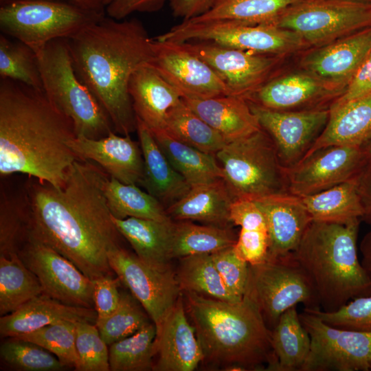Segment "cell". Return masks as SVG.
<instances>
[{
	"instance_id": "obj_34",
	"label": "cell",
	"mask_w": 371,
	"mask_h": 371,
	"mask_svg": "<svg viewBox=\"0 0 371 371\" xmlns=\"http://www.w3.org/2000/svg\"><path fill=\"white\" fill-rule=\"evenodd\" d=\"M301 199L315 221L348 224L363 215L355 178Z\"/></svg>"
},
{
	"instance_id": "obj_55",
	"label": "cell",
	"mask_w": 371,
	"mask_h": 371,
	"mask_svg": "<svg viewBox=\"0 0 371 371\" xmlns=\"http://www.w3.org/2000/svg\"><path fill=\"white\" fill-rule=\"evenodd\" d=\"M355 180L363 210L361 220L371 225V160L368 161Z\"/></svg>"
},
{
	"instance_id": "obj_35",
	"label": "cell",
	"mask_w": 371,
	"mask_h": 371,
	"mask_svg": "<svg viewBox=\"0 0 371 371\" xmlns=\"http://www.w3.org/2000/svg\"><path fill=\"white\" fill-rule=\"evenodd\" d=\"M102 188L111 214L116 218L135 217L161 222L172 221L164 205L137 185L122 183L106 174Z\"/></svg>"
},
{
	"instance_id": "obj_16",
	"label": "cell",
	"mask_w": 371,
	"mask_h": 371,
	"mask_svg": "<svg viewBox=\"0 0 371 371\" xmlns=\"http://www.w3.org/2000/svg\"><path fill=\"white\" fill-rule=\"evenodd\" d=\"M247 102L261 128L273 142L280 161L285 168L295 166L304 158L329 117V107L277 111Z\"/></svg>"
},
{
	"instance_id": "obj_19",
	"label": "cell",
	"mask_w": 371,
	"mask_h": 371,
	"mask_svg": "<svg viewBox=\"0 0 371 371\" xmlns=\"http://www.w3.org/2000/svg\"><path fill=\"white\" fill-rule=\"evenodd\" d=\"M303 52L300 68L342 94L371 52V26Z\"/></svg>"
},
{
	"instance_id": "obj_24",
	"label": "cell",
	"mask_w": 371,
	"mask_h": 371,
	"mask_svg": "<svg viewBox=\"0 0 371 371\" xmlns=\"http://www.w3.org/2000/svg\"><path fill=\"white\" fill-rule=\"evenodd\" d=\"M128 92L136 117L152 133L165 130L168 111L181 100L179 91L150 64L133 73Z\"/></svg>"
},
{
	"instance_id": "obj_54",
	"label": "cell",
	"mask_w": 371,
	"mask_h": 371,
	"mask_svg": "<svg viewBox=\"0 0 371 371\" xmlns=\"http://www.w3.org/2000/svg\"><path fill=\"white\" fill-rule=\"evenodd\" d=\"M215 0H170L172 14L188 20L196 18L210 10Z\"/></svg>"
},
{
	"instance_id": "obj_48",
	"label": "cell",
	"mask_w": 371,
	"mask_h": 371,
	"mask_svg": "<svg viewBox=\"0 0 371 371\" xmlns=\"http://www.w3.org/2000/svg\"><path fill=\"white\" fill-rule=\"evenodd\" d=\"M210 255L227 289L236 298L242 300L247 289L249 264L238 256L234 246Z\"/></svg>"
},
{
	"instance_id": "obj_39",
	"label": "cell",
	"mask_w": 371,
	"mask_h": 371,
	"mask_svg": "<svg viewBox=\"0 0 371 371\" xmlns=\"http://www.w3.org/2000/svg\"><path fill=\"white\" fill-rule=\"evenodd\" d=\"M43 293L36 276L19 256H0V315L9 314Z\"/></svg>"
},
{
	"instance_id": "obj_57",
	"label": "cell",
	"mask_w": 371,
	"mask_h": 371,
	"mask_svg": "<svg viewBox=\"0 0 371 371\" xmlns=\"http://www.w3.org/2000/svg\"><path fill=\"white\" fill-rule=\"evenodd\" d=\"M7 0H0L4 1ZM74 3L87 9L98 11H105L103 0H56Z\"/></svg>"
},
{
	"instance_id": "obj_56",
	"label": "cell",
	"mask_w": 371,
	"mask_h": 371,
	"mask_svg": "<svg viewBox=\"0 0 371 371\" xmlns=\"http://www.w3.org/2000/svg\"><path fill=\"white\" fill-rule=\"evenodd\" d=\"M361 263L371 279V229L366 232L359 243Z\"/></svg>"
},
{
	"instance_id": "obj_47",
	"label": "cell",
	"mask_w": 371,
	"mask_h": 371,
	"mask_svg": "<svg viewBox=\"0 0 371 371\" xmlns=\"http://www.w3.org/2000/svg\"><path fill=\"white\" fill-rule=\"evenodd\" d=\"M304 310L332 326L371 333V295L355 298L335 311L326 312L320 308Z\"/></svg>"
},
{
	"instance_id": "obj_4",
	"label": "cell",
	"mask_w": 371,
	"mask_h": 371,
	"mask_svg": "<svg viewBox=\"0 0 371 371\" xmlns=\"http://www.w3.org/2000/svg\"><path fill=\"white\" fill-rule=\"evenodd\" d=\"M182 293L203 361L238 370H258L267 365V370H271L275 363L271 330L248 293L235 302Z\"/></svg>"
},
{
	"instance_id": "obj_58",
	"label": "cell",
	"mask_w": 371,
	"mask_h": 371,
	"mask_svg": "<svg viewBox=\"0 0 371 371\" xmlns=\"http://www.w3.org/2000/svg\"><path fill=\"white\" fill-rule=\"evenodd\" d=\"M362 148L368 160H371V139L362 146Z\"/></svg>"
},
{
	"instance_id": "obj_49",
	"label": "cell",
	"mask_w": 371,
	"mask_h": 371,
	"mask_svg": "<svg viewBox=\"0 0 371 371\" xmlns=\"http://www.w3.org/2000/svg\"><path fill=\"white\" fill-rule=\"evenodd\" d=\"M269 244L267 230L240 228L234 249L239 258L256 265L267 259Z\"/></svg>"
},
{
	"instance_id": "obj_12",
	"label": "cell",
	"mask_w": 371,
	"mask_h": 371,
	"mask_svg": "<svg viewBox=\"0 0 371 371\" xmlns=\"http://www.w3.org/2000/svg\"><path fill=\"white\" fill-rule=\"evenodd\" d=\"M311 338L301 371H368L371 369V333L332 326L305 310L299 314Z\"/></svg>"
},
{
	"instance_id": "obj_7",
	"label": "cell",
	"mask_w": 371,
	"mask_h": 371,
	"mask_svg": "<svg viewBox=\"0 0 371 371\" xmlns=\"http://www.w3.org/2000/svg\"><path fill=\"white\" fill-rule=\"evenodd\" d=\"M215 156L234 199L255 201L289 192L286 170L273 142L262 128L227 142Z\"/></svg>"
},
{
	"instance_id": "obj_9",
	"label": "cell",
	"mask_w": 371,
	"mask_h": 371,
	"mask_svg": "<svg viewBox=\"0 0 371 371\" xmlns=\"http://www.w3.org/2000/svg\"><path fill=\"white\" fill-rule=\"evenodd\" d=\"M154 38L175 43L209 41L253 54L282 57L309 48L293 31L274 25H253L231 20H183Z\"/></svg>"
},
{
	"instance_id": "obj_14",
	"label": "cell",
	"mask_w": 371,
	"mask_h": 371,
	"mask_svg": "<svg viewBox=\"0 0 371 371\" xmlns=\"http://www.w3.org/2000/svg\"><path fill=\"white\" fill-rule=\"evenodd\" d=\"M19 256L36 275L43 293L68 305L94 308L93 281L60 253L30 238Z\"/></svg>"
},
{
	"instance_id": "obj_6",
	"label": "cell",
	"mask_w": 371,
	"mask_h": 371,
	"mask_svg": "<svg viewBox=\"0 0 371 371\" xmlns=\"http://www.w3.org/2000/svg\"><path fill=\"white\" fill-rule=\"evenodd\" d=\"M36 53L43 89L71 119L76 137L100 139L115 132L104 109L76 74L66 39L52 41Z\"/></svg>"
},
{
	"instance_id": "obj_46",
	"label": "cell",
	"mask_w": 371,
	"mask_h": 371,
	"mask_svg": "<svg viewBox=\"0 0 371 371\" xmlns=\"http://www.w3.org/2000/svg\"><path fill=\"white\" fill-rule=\"evenodd\" d=\"M108 347L95 324L76 322V348L80 361L78 371H109Z\"/></svg>"
},
{
	"instance_id": "obj_32",
	"label": "cell",
	"mask_w": 371,
	"mask_h": 371,
	"mask_svg": "<svg viewBox=\"0 0 371 371\" xmlns=\"http://www.w3.org/2000/svg\"><path fill=\"white\" fill-rule=\"evenodd\" d=\"M271 330L275 358L271 370L301 371L309 352L311 338L301 323L296 306L284 311Z\"/></svg>"
},
{
	"instance_id": "obj_44",
	"label": "cell",
	"mask_w": 371,
	"mask_h": 371,
	"mask_svg": "<svg viewBox=\"0 0 371 371\" xmlns=\"http://www.w3.org/2000/svg\"><path fill=\"white\" fill-rule=\"evenodd\" d=\"M76 322L60 320L16 337L39 345L55 355L66 368L78 371L79 357L76 348Z\"/></svg>"
},
{
	"instance_id": "obj_22",
	"label": "cell",
	"mask_w": 371,
	"mask_h": 371,
	"mask_svg": "<svg viewBox=\"0 0 371 371\" xmlns=\"http://www.w3.org/2000/svg\"><path fill=\"white\" fill-rule=\"evenodd\" d=\"M183 293L157 328L153 370L192 371L203 361L194 328L187 317ZM154 357V358H155Z\"/></svg>"
},
{
	"instance_id": "obj_43",
	"label": "cell",
	"mask_w": 371,
	"mask_h": 371,
	"mask_svg": "<svg viewBox=\"0 0 371 371\" xmlns=\"http://www.w3.org/2000/svg\"><path fill=\"white\" fill-rule=\"evenodd\" d=\"M152 322L145 309L131 293L120 291V298L115 310L95 325L102 338L109 346L135 334Z\"/></svg>"
},
{
	"instance_id": "obj_42",
	"label": "cell",
	"mask_w": 371,
	"mask_h": 371,
	"mask_svg": "<svg viewBox=\"0 0 371 371\" xmlns=\"http://www.w3.org/2000/svg\"><path fill=\"white\" fill-rule=\"evenodd\" d=\"M0 77L43 89L36 53L26 44L0 35Z\"/></svg>"
},
{
	"instance_id": "obj_37",
	"label": "cell",
	"mask_w": 371,
	"mask_h": 371,
	"mask_svg": "<svg viewBox=\"0 0 371 371\" xmlns=\"http://www.w3.org/2000/svg\"><path fill=\"white\" fill-rule=\"evenodd\" d=\"M164 131L184 144L214 155L227 143L182 99L168 111Z\"/></svg>"
},
{
	"instance_id": "obj_36",
	"label": "cell",
	"mask_w": 371,
	"mask_h": 371,
	"mask_svg": "<svg viewBox=\"0 0 371 371\" xmlns=\"http://www.w3.org/2000/svg\"><path fill=\"white\" fill-rule=\"evenodd\" d=\"M237 238L230 227L199 225L181 221L173 223L171 258L179 259L194 254H211L234 246Z\"/></svg>"
},
{
	"instance_id": "obj_50",
	"label": "cell",
	"mask_w": 371,
	"mask_h": 371,
	"mask_svg": "<svg viewBox=\"0 0 371 371\" xmlns=\"http://www.w3.org/2000/svg\"><path fill=\"white\" fill-rule=\"evenodd\" d=\"M93 281L96 324L109 316L117 308L120 298L119 287L122 282L113 274L100 276Z\"/></svg>"
},
{
	"instance_id": "obj_18",
	"label": "cell",
	"mask_w": 371,
	"mask_h": 371,
	"mask_svg": "<svg viewBox=\"0 0 371 371\" xmlns=\"http://www.w3.org/2000/svg\"><path fill=\"white\" fill-rule=\"evenodd\" d=\"M152 67L181 93V98H208L229 95L216 72L181 43L153 38Z\"/></svg>"
},
{
	"instance_id": "obj_60",
	"label": "cell",
	"mask_w": 371,
	"mask_h": 371,
	"mask_svg": "<svg viewBox=\"0 0 371 371\" xmlns=\"http://www.w3.org/2000/svg\"><path fill=\"white\" fill-rule=\"evenodd\" d=\"M115 0H103L104 5L105 6V8L107 5H109L110 3H111Z\"/></svg>"
},
{
	"instance_id": "obj_3",
	"label": "cell",
	"mask_w": 371,
	"mask_h": 371,
	"mask_svg": "<svg viewBox=\"0 0 371 371\" xmlns=\"http://www.w3.org/2000/svg\"><path fill=\"white\" fill-rule=\"evenodd\" d=\"M66 41L76 74L104 109L115 132L136 131L129 82L154 56L153 38L142 23L104 15Z\"/></svg>"
},
{
	"instance_id": "obj_27",
	"label": "cell",
	"mask_w": 371,
	"mask_h": 371,
	"mask_svg": "<svg viewBox=\"0 0 371 371\" xmlns=\"http://www.w3.org/2000/svg\"><path fill=\"white\" fill-rule=\"evenodd\" d=\"M136 131L144 159L142 186L167 208L183 196L191 186L172 167L151 131L138 118Z\"/></svg>"
},
{
	"instance_id": "obj_33",
	"label": "cell",
	"mask_w": 371,
	"mask_h": 371,
	"mask_svg": "<svg viewBox=\"0 0 371 371\" xmlns=\"http://www.w3.org/2000/svg\"><path fill=\"white\" fill-rule=\"evenodd\" d=\"M30 238V206L25 183L18 190L1 186L0 256L12 257Z\"/></svg>"
},
{
	"instance_id": "obj_25",
	"label": "cell",
	"mask_w": 371,
	"mask_h": 371,
	"mask_svg": "<svg viewBox=\"0 0 371 371\" xmlns=\"http://www.w3.org/2000/svg\"><path fill=\"white\" fill-rule=\"evenodd\" d=\"M94 308L71 306L45 293L29 300L16 311L0 318V335L14 337L37 330L60 320L95 324Z\"/></svg>"
},
{
	"instance_id": "obj_10",
	"label": "cell",
	"mask_w": 371,
	"mask_h": 371,
	"mask_svg": "<svg viewBox=\"0 0 371 371\" xmlns=\"http://www.w3.org/2000/svg\"><path fill=\"white\" fill-rule=\"evenodd\" d=\"M246 292L255 300L270 330L284 311L298 304L306 308H320L313 284L293 253L249 265Z\"/></svg>"
},
{
	"instance_id": "obj_26",
	"label": "cell",
	"mask_w": 371,
	"mask_h": 371,
	"mask_svg": "<svg viewBox=\"0 0 371 371\" xmlns=\"http://www.w3.org/2000/svg\"><path fill=\"white\" fill-rule=\"evenodd\" d=\"M181 99L227 142L262 128L248 102L243 97L225 95L208 98L183 97Z\"/></svg>"
},
{
	"instance_id": "obj_29",
	"label": "cell",
	"mask_w": 371,
	"mask_h": 371,
	"mask_svg": "<svg viewBox=\"0 0 371 371\" xmlns=\"http://www.w3.org/2000/svg\"><path fill=\"white\" fill-rule=\"evenodd\" d=\"M370 139L371 94H369L329 108L325 128L304 158L328 146L362 147Z\"/></svg>"
},
{
	"instance_id": "obj_59",
	"label": "cell",
	"mask_w": 371,
	"mask_h": 371,
	"mask_svg": "<svg viewBox=\"0 0 371 371\" xmlns=\"http://www.w3.org/2000/svg\"><path fill=\"white\" fill-rule=\"evenodd\" d=\"M347 1L371 5V0H347Z\"/></svg>"
},
{
	"instance_id": "obj_41",
	"label": "cell",
	"mask_w": 371,
	"mask_h": 371,
	"mask_svg": "<svg viewBox=\"0 0 371 371\" xmlns=\"http://www.w3.org/2000/svg\"><path fill=\"white\" fill-rule=\"evenodd\" d=\"M156 334L157 328L152 322L135 334L110 345V370H153Z\"/></svg>"
},
{
	"instance_id": "obj_13",
	"label": "cell",
	"mask_w": 371,
	"mask_h": 371,
	"mask_svg": "<svg viewBox=\"0 0 371 371\" xmlns=\"http://www.w3.org/2000/svg\"><path fill=\"white\" fill-rule=\"evenodd\" d=\"M111 268L145 309L157 328L174 308L182 291L172 270L160 271L120 245L108 252Z\"/></svg>"
},
{
	"instance_id": "obj_17",
	"label": "cell",
	"mask_w": 371,
	"mask_h": 371,
	"mask_svg": "<svg viewBox=\"0 0 371 371\" xmlns=\"http://www.w3.org/2000/svg\"><path fill=\"white\" fill-rule=\"evenodd\" d=\"M362 147L321 148L286 168L289 192L302 197L355 178L368 162Z\"/></svg>"
},
{
	"instance_id": "obj_45",
	"label": "cell",
	"mask_w": 371,
	"mask_h": 371,
	"mask_svg": "<svg viewBox=\"0 0 371 371\" xmlns=\"http://www.w3.org/2000/svg\"><path fill=\"white\" fill-rule=\"evenodd\" d=\"M0 355L9 366L22 371H58L66 368L43 347L16 337H7L0 346Z\"/></svg>"
},
{
	"instance_id": "obj_28",
	"label": "cell",
	"mask_w": 371,
	"mask_h": 371,
	"mask_svg": "<svg viewBox=\"0 0 371 371\" xmlns=\"http://www.w3.org/2000/svg\"><path fill=\"white\" fill-rule=\"evenodd\" d=\"M234 200L224 180L220 179L191 186L183 196L166 208V212L171 219L229 227V209Z\"/></svg>"
},
{
	"instance_id": "obj_23",
	"label": "cell",
	"mask_w": 371,
	"mask_h": 371,
	"mask_svg": "<svg viewBox=\"0 0 371 371\" xmlns=\"http://www.w3.org/2000/svg\"><path fill=\"white\" fill-rule=\"evenodd\" d=\"M254 201L263 212L267 223L269 240L267 258L292 254L313 221L301 197L285 192Z\"/></svg>"
},
{
	"instance_id": "obj_53",
	"label": "cell",
	"mask_w": 371,
	"mask_h": 371,
	"mask_svg": "<svg viewBox=\"0 0 371 371\" xmlns=\"http://www.w3.org/2000/svg\"><path fill=\"white\" fill-rule=\"evenodd\" d=\"M170 0H115L105 8L107 16L122 20L133 12H155Z\"/></svg>"
},
{
	"instance_id": "obj_30",
	"label": "cell",
	"mask_w": 371,
	"mask_h": 371,
	"mask_svg": "<svg viewBox=\"0 0 371 371\" xmlns=\"http://www.w3.org/2000/svg\"><path fill=\"white\" fill-rule=\"evenodd\" d=\"M112 220L131 245L135 255L148 266L160 270H172L171 241L174 222L128 217Z\"/></svg>"
},
{
	"instance_id": "obj_2",
	"label": "cell",
	"mask_w": 371,
	"mask_h": 371,
	"mask_svg": "<svg viewBox=\"0 0 371 371\" xmlns=\"http://www.w3.org/2000/svg\"><path fill=\"white\" fill-rule=\"evenodd\" d=\"M73 121L44 89L9 79L0 80V176L23 174L63 186L78 158L68 143Z\"/></svg>"
},
{
	"instance_id": "obj_52",
	"label": "cell",
	"mask_w": 371,
	"mask_h": 371,
	"mask_svg": "<svg viewBox=\"0 0 371 371\" xmlns=\"http://www.w3.org/2000/svg\"><path fill=\"white\" fill-rule=\"evenodd\" d=\"M371 94V52L359 67L344 91L335 99L329 108Z\"/></svg>"
},
{
	"instance_id": "obj_40",
	"label": "cell",
	"mask_w": 371,
	"mask_h": 371,
	"mask_svg": "<svg viewBox=\"0 0 371 371\" xmlns=\"http://www.w3.org/2000/svg\"><path fill=\"white\" fill-rule=\"evenodd\" d=\"M297 0H215L192 21L231 20L253 25H274L281 12Z\"/></svg>"
},
{
	"instance_id": "obj_61",
	"label": "cell",
	"mask_w": 371,
	"mask_h": 371,
	"mask_svg": "<svg viewBox=\"0 0 371 371\" xmlns=\"http://www.w3.org/2000/svg\"><path fill=\"white\" fill-rule=\"evenodd\" d=\"M370 359H371V357H370Z\"/></svg>"
},
{
	"instance_id": "obj_11",
	"label": "cell",
	"mask_w": 371,
	"mask_h": 371,
	"mask_svg": "<svg viewBox=\"0 0 371 371\" xmlns=\"http://www.w3.org/2000/svg\"><path fill=\"white\" fill-rule=\"evenodd\" d=\"M274 25L297 34L310 47H319L371 26V5L347 0H297Z\"/></svg>"
},
{
	"instance_id": "obj_1",
	"label": "cell",
	"mask_w": 371,
	"mask_h": 371,
	"mask_svg": "<svg viewBox=\"0 0 371 371\" xmlns=\"http://www.w3.org/2000/svg\"><path fill=\"white\" fill-rule=\"evenodd\" d=\"M107 173L93 162L77 159L63 187L28 177L30 238L52 247L93 280L115 274L108 252L119 236L103 192Z\"/></svg>"
},
{
	"instance_id": "obj_31",
	"label": "cell",
	"mask_w": 371,
	"mask_h": 371,
	"mask_svg": "<svg viewBox=\"0 0 371 371\" xmlns=\"http://www.w3.org/2000/svg\"><path fill=\"white\" fill-rule=\"evenodd\" d=\"M152 134L170 164L190 186L223 179L222 168L215 155L184 144L165 131Z\"/></svg>"
},
{
	"instance_id": "obj_15",
	"label": "cell",
	"mask_w": 371,
	"mask_h": 371,
	"mask_svg": "<svg viewBox=\"0 0 371 371\" xmlns=\"http://www.w3.org/2000/svg\"><path fill=\"white\" fill-rule=\"evenodd\" d=\"M205 62L226 85L229 95L247 98L274 76L284 57L258 54L209 41L181 43Z\"/></svg>"
},
{
	"instance_id": "obj_8",
	"label": "cell",
	"mask_w": 371,
	"mask_h": 371,
	"mask_svg": "<svg viewBox=\"0 0 371 371\" xmlns=\"http://www.w3.org/2000/svg\"><path fill=\"white\" fill-rule=\"evenodd\" d=\"M104 15L105 11L62 1L7 0L1 1L0 29L37 52L52 41L75 36Z\"/></svg>"
},
{
	"instance_id": "obj_5",
	"label": "cell",
	"mask_w": 371,
	"mask_h": 371,
	"mask_svg": "<svg viewBox=\"0 0 371 371\" xmlns=\"http://www.w3.org/2000/svg\"><path fill=\"white\" fill-rule=\"evenodd\" d=\"M361 222L312 221L293 252L312 282L324 311H335L355 298L371 295V279L358 257Z\"/></svg>"
},
{
	"instance_id": "obj_21",
	"label": "cell",
	"mask_w": 371,
	"mask_h": 371,
	"mask_svg": "<svg viewBox=\"0 0 371 371\" xmlns=\"http://www.w3.org/2000/svg\"><path fill=\"white\" fill-rule=\"evenodd\" d=\"M116 133L100 139L76 137L68 145L78 159L97 164L109 177L126 184L142 185L144 169L139 143L130 135Z\"/></svg>"
},
{
	"instance_id": "obj_20",
	"label": "cell",
	"mask_w": 371,
	"mask_h": 371,
	"mask_svg": "<svg viewBox=\"0 0 371 371\" xmlns=\"http://www.w3.org/2000/svg\"><path fill=\"white\" fill-rule=\"evenodd\" d=\"M341 93L301 70L272 77L245 99L277 111H303L330 107Z\"/></svg>"
},
{
	"instance_id": "obj_38",
	"label": "cell",
	"mask_w": 371,
	"mask_h": 371,
	"mask_svg": "<svg viewBox=\"0 0 371 371\" xmlns=\"http://www.w3.org/2000/svg\"><path fill=\"white\" fill-rule=\"evenodd\" d=\"M176 278L182 292H192L216 300L240 301L227 289L210 254H194L179 258Z\"/></svg>"
},
{
	"instance_id": "obj_51",
	"label": "cell",
	"mask_w": 371,
	"mask_h": 371,
	"mask_svg": "<svg viewBox=\"0 0 371 371\" xmlns=\"http://www.w3.org/2000/svg\"><path fill=\"white\" fill-rule=\"evenodd\" d=\"M229 218L232 224L242 229L267 230L264 214L252 200L234 199L230 205Z\"/></svg>"
}]
</instances>
